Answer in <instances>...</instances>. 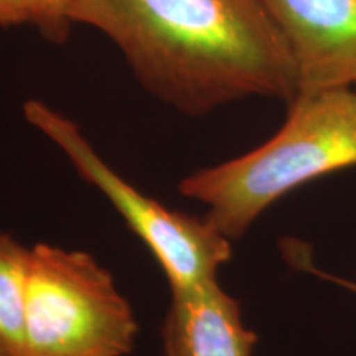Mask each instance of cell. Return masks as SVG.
Segmentation results:
<instances>
[{
	"label": "cell",
	"instance_id": "6da1fadb",
	"mask_svg": "<svg viewBox=\"0 0 356 356\" xmlns=\"http://www.w3.org/2000/svg\"><path fill=\"white\" fill-rule=\"evenodd\" d=\"M70 19L104 35L149 95L191 118L248 97L289 104L299 92L261 0H73Z\"/></svg>",
	"mask_w": 356,
	"mask_h": 356
},
{
	"label": "cell",
	"instance_id": "7a4b0ae2",
	"mask_svg": "<svg viewBox=\"0 0 356 356\" xmlns=\"http://www.w3.org/2000/svg\"><path fill=\"white\" fill-rule=\"evenodd\" d=\"M350 167H356V88L320 89L293 97L264 144L190 173L178 191L204 204V218L238 241L282 197Z\"/></svg>",
	"mask_w": 356,
	"mask_h": 356
},
{
	"label": "cell",
	"instance_id": "3957f363",
	"mask_svg": "<svg viewBox=\"0 0 356 356\" xmlns=\"http://www.w3.org/2000/svg\"><path fill=\"white\" fill-rule=\"evenodd\" d=\"M137 335L131 302L95 256L30 248L24 356H129Z\"/></svg>",
	"mask_w": 356,
	"mask_h": 356
},
{
	"label": "cell",
	"instance_id": "277c9868",
	"mask_svg": "<svg viewBox=\"0 0 356 356\" xmlns=\"http://www.w3.org/2000/svg\"><path fill=\"white\" fill-rule=\"evenodd\" d=\"M25 121L51 140L84 181L96 186L165 274L170 292L218 280V270L233 257L231 239L204 216L167 208L129 184L96 152L74 121L47 102L24 104Z\"/></svg>",
	"mask_w": 356,
	"mask_h": 356
},
{
	"label": "cell",
	"instance_id": "5b68a950",
	"mask_svg": "<svg viewBox=\"0 0 356 356\" xmlns=\"http://www.w3.org/2000/svg\"><path fill=\"white\" fill-rule=\"evenodd\" d=\"M261 2L286 40L299 92L356 88V0Z\"/></svg>",
	"mask_w": 356,
	"mask_h": 356
},
{
	"label": "cell",
	"instance_id": "8992f818",
	"mask_svg": "<svg viewBox=\"0 0 356 356\" xmlns=\"http://www.w3.org/2000/svg\"><path fill=\"white\" fill-rule=\"evenodd\" d=\"M254 330L218 280L172 292L162 323V356H252Z\"/></svg>",
	"mask_w": 356,
	"mask_h": 356
},
{
	"label": "cell",
	"instance_id": "52a82bcc",
	"mask_svg": "<svg viewBox=\"0 0 356 356\" xmlns=\"http://www.w3.org/2000/svg\"><path fill=\"white\" fill-rule=\"evenodd\" d=\"M30 248L0 231V356H24Z\"/></svg>",
	"mask_w": 356,
	"mask_h": 356
},
{
	"label": "cell",
	"instance_id": "ba28073f",
	"mask_svg": "<svg viewBox=\"0 0 356 356\" xmlns=\"http://www.w3.org/2000/svg\"><path fill=\"white\" fill-rule=\"evenodd\" d=\"M29 7L30 25L51 43H65L70 38V8L73 0H25Z\"/></svg>",
	"mask_w": 356,
	"mask_h": 356
},
{
	"label": "cell",
	"instance_id": "9c48e42d",
	"mask_svg": "<svg viewBox=\"0 0 356 356\" xmlns=\"http://www.w3.org/2000/svg\"><path fill=\"white\" fill-rule=\"evenodd\" d=\"M24 25H30L25 0H0V29H15Z\"/></svg>",
	"mask_w": 356,
	"mask_h": 356
},
{
	"label": "cell",
	"instance_id": "30bf717a",
	"mask_svg": "<svg viewBox=\"0 0 356 356\" xmlns=\"http://www.w3.org/2000/svg\"><path fill=\"white\" fill-rule=\"evenodd\" d=\"M300 266L304 267L305 270H309V273L314 274V275H318L320 279L330 280V282L337 284V286H340V287L346 289V291L356 293V280H350V279H343V277H337V275H333V274L323 273V270L315 269V266L312 264V262H304V264H302V262H300Z\"/></svg>",
	"mask_w": 356,
	"mask_h": 356
}]
</instances>
